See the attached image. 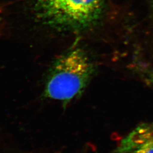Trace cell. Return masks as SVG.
<instances>
[{"label":"cell","instance_id":"obj_2","mask_svg":"<svg viewBox=\"0 0 153 153\" xmlns=\"http://www.w3.org/2000/svg\"><path fill=\"white\" fill-rule=\"evenodd\" d=\"M104 0H36L39 18L56 30L81 31L102 18Z\"/></svg>","mask_w":153,"mask_h":153},{"label":"cell","instance_id":"obj_4","mask_svg":"<svg viewBox=\"0 0 153 153\" xmlns=\"http://www.w3.org/2000/svg\"><path fill=\"white\" fill-rule=\"evenodd\" d=\"M147 82L152 85L153 88V69L148 71V72L146 73V76H145Z\"/></svg>","mask_w":153,"mask_h":153},{"label":"cell","instance_id":"obj_1","mask_svg":"<svg viewBox=\"0 0 153 153\" xmlns=\"http://www.w3.org/2000/svg\"><path fill=\"white\" fill-rule=\"evenodd\" d=\"M95 71L93 61L86 51L74 46L59 56L50 68L45 87V96L67 103L81 95Z\"/></svg>","mask_w":153,"mask_h":153},{"label":"cell","instance_id":"obj_5","mask_svg":"<svg viewBox=\"0 0 153 153\" xmlns=\"http://www.w3.org/2000/svg\"></svg>","mask_w":153,"mask_h":153},{"label":"cell","instance_id":"obj_3","mask_svg":"<svg viewBox=\"0 0 153 153\" xmlns=\"http://www.w3.org/2000/svg\"><path fill=\"white\" fill-rule=\"evenodd\" d=\"M122 148L124 153H153V126H138L126 138Z\"/></svg>","mask_w":153,"mask_h":153}]
</instances>
